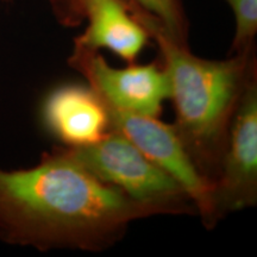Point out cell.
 <instances>
[{
  "mask_svg": "<svg viewBox=\"0 0 257 257\" xmlns=\"http://www.w3.org/2000/svg\"><path fill=\"white\" fill-rule=\"evenodd\" d=\"M152 216V207L99 180L63 146L31 168L0 169V239L8 244L101 252L133 221Z\"/></svg>",
  "mask_w": 257,
  "mask_h": 257,
  "instance_id": "6da1fadb",
  "label": "cell"
},
{
  "mask_svg": "<svg viewBox=\"0 0 257 257\" xmlns=\"http://www.w3.org/2000/svg\"><path fill=\"white\" fill-rule=\"evenodd\" d=\"M135 17L156 42L172 86L173 126L200 175L212 186L217 178L230 121L250 80L257 75L256 51L227 60L193 55L173 40L157 19L125 0Z\"/></svg>",
  "mask_w": 257,
  "mask_h": 257,
  "instance_id": "7a4b0ae2",
  "label": "cell"
},
{
  "mask_svg": "<svg viewBox=\"0 0 257 257\" xmlns=\"http://www.w3.org/2000/svg\"><path fill=\"white\" fill-rule=\"evenodd\" d=\"M63 147L99 180L152 207L157 216H198L184 187L118 131L110 130L88 146Z\"/></svg>",
  "mask_w": 257,
  "mask_h": 257,
  "instance_id": "3957f363",
  "label": "cell"
},
{
  "mask_svg": "<svg viewBox=\"0 0 257 257\" xmlns=\"http://www.w3.org/2000/svg\"><path fill=\"white\" fill-rule=\"evenodd\" d=\"M211 204L216 225L257 204V75L246 85L230 121Z\"/></svg>",
  "mask_w": 257,
  "mask_h": 257,
  "instance_id": "277c9868",
  "label": "cell"
},
{
  "mask_svg": "<svg viewBox=\"0 0 257 257\" xmlns=\"http://www.w3.org/2000/svg\"><path fill=\"white\" fill-rule=\"evenodd\" d=\"M68 63L115 110L159 117L163 101L172 96L169 76L160 61L113 68L99 51L74 44Z\"/></svg>",
  "mask_w": 257,
  "mask_h": 257,
  "instance_id": "5b68a950",
  "label": "cell"
},
{
  "mask_svg": "<svg viewBox=\"0 0 257 257\" xmlns=\"http://www.w3.org/2000/svg\"><path fill=\"white\" fill-rule=\"evenodd\" d=\"M105 104V102H104ZM106 106L110 130L124 135L138 149L172 175L187 192L206 229L216 226L212 217L211 186L200 175L173 124L159 117L125 112Z\"/></svg>",
  "mask_w": 257,
  "mask_h": 257,
  "instance_id": "8992f818",
  "label": "cell"
},
{
  "mask_svg": "<svg viewBox=\"0 0 257 257\" xmlns=\"http://www.w3.org/2000/svg\"><path fill=\"white\" fill-rule=\"evenodd\" d=\"M42 126L62 146L82 147L100 141L110 131L106 106L92 87L64 83L41 102Z\"/></svg>",
  "mask_w": 257,
  "mask_h": 257,
  "instance_id": "52a82bcc",
  "label": "cell"
},
{
  "mask_svg": "<svg viewBox=\"0 0 257 257\" xmlns=\"http://www.w3.org/2000/svg\"><path fill=\"white\" fill-rule=\"evenodd\" d=\"M79 8L88 25L74 44L89 50L107 49L128 64L136 63L150 36L125 0H79Z\"/></svg>",
  "mask_w": 257,
  "mask_h": 257,
  "instance_id": "ba28073f",
  "label": "cell"
},
{
  "mask_svg": "<svg viewBox=\"0 0 257 257\" xmlns=\"http://www.w3.org/2000/svg\"><path fill=\"white\" fill-rule=\"evenodd\" d=\"M160 22L173 40L188 46L189 23L182 0H128Z\"/></svg>",
  "mask_w": 257,
  "mask_h": 257,
  "instance_id": "9c48e42d",
  "label": "cell"
},
{
  "mask_svg": "<svg viewBox=\"0 0 257 257\" xmlns=\"http://www.w3.org/2000/svg\"><path fill=\"white\" fill-rule=\"evenodd\" d=\"M236 19L232 55L255 53L257 35V0H226Z\"/></svg>",
  "mask_w": 257,
  "mask_h": 257,
  "instance_id": "30bf717a",
  "label": "cell"
}]
</instances>
